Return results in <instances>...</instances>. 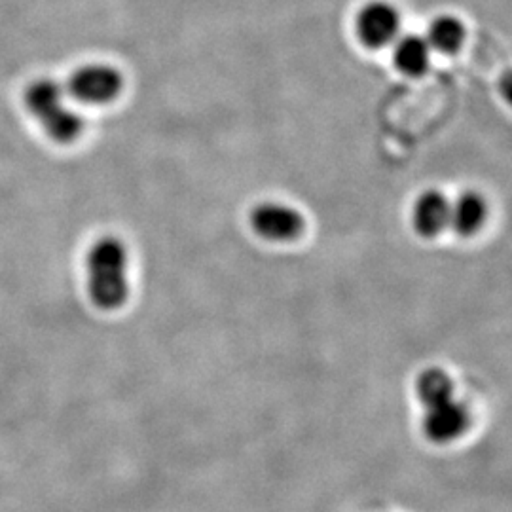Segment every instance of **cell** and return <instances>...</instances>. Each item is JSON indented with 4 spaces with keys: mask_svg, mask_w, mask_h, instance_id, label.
I'll use <instances>...</instances> for the list:
<instances>
[{
    "mask_svg": "<svg viewBox=\"0 0 512 512\" xmlns=\"http://www.w3.org/2000/svg\"><path fill=\"white\" fill-rule=\"evenodd\" d=\"M23 105L33 118L42 122L54 110L65 105V88L52 78L35 80L23 92Z\"/></svg>",
    "mask_w": 512,
    "mask_h": 512,
    "instance_id": "ba28073f",
    "label": "cell"
},
{
    "mask_svg": "<svg viewBox=\"0 0 512 512\" xmlns=\"http://www.w3.org/2000/svg\"><path fill=\"white\" fill-rule=\"evenodd\" d=\"M416 393L421 404L427 408L431 404L442 403L454 397V382L440 368H427L416 380Z\"/></svg>",
    "mask_w": 512,
    "mask_h": 512,
    "instance_id": "7c38bea8",
    "label": "cell"
},
{
    "mask_svg": "<svg viewBox=\"0 0 512 512\" xmlns=\"http://www.w3.org/2000/svg\"><path fill=\"white\" fill-rule=\"evenodd\" d=\"M44 133L59 145H69L78 139V135L84 129V118L80 112L61 105L59 109L54 110L50 116H46L42 122H38Z\"/></svg>",
    "mask_w": 512,
    "mask_h": 512,
    "instance_id": "30bf717a",
    "label": "cell"
},
{
    "mask_svg": "<svg viewBox=\"0 0 512 512\" xmlns=\"http://www.w3.org/2000/svg\"><path fill=\"white\" fill-rule=\"evenodd\" d=\"M427 44L431 50H437L442 54H452L459 50V46L465 40V27L454 16H440L433 19V23L427 29Z\"/></svg>",
    "mask_w": 512,
    "mask_h": 512,
    "instance_id": "8fae6325",
    "label": "cell"
},
{
    "mask_svg": "<svg viewBox=\"0 0 512 512\" xmlns=\"http://www.w3.org/2000/svg\"><path fill=\"white\" fill-rule=\"evenodd\" d=\"M88 294L101 310H118L128 300V251L118 238L97 239L86 256Z\"/></svg>",
    "mask_w": 512,
    "mask_h": 512,
    "instance_id": "6da1fadb",
    "label": "cell"
},
{
    "mask_svg": "<svg viewBox=\"0 0 512 512\" xmlns=\"http://www.w3.org/2000/svg\"><path fill=\"white\" fill-rule=\"evenodd\" d=\"M486 202L476 192H465L450 203V228L463 238L475 236L486 220Z\"/></svg>",
    "mask_w": 512,
    "mask_h": 512,
    "instance_id": "52a82bcc",
    "label": "cell"
},
{
    "mask_svg": "<svg viewBox=\"0 0 512 512\" xmlns=\"http://www.w3.org/2000/svg\"><path fill=\"white\" fill-rule=\"evenodd\" d=\"M122 92V74L103 63H90L78 67L69 82L67 93L86 105H105Z\"/></svg>",
    "mask_w": 512,
    "mask_h": 512,
    "instance_id": "7a4b0ae2",
    "label": "cell"
},
{
    "mask_svg": "<svg viewBox=\"0 0 512 512\" xmlns=\"http://www.w3.org/2000/svg\"><path fill=\"white\" fill-rule=\"evenodd\" d=\"M401 31V16L387 2H370L357 16V35L368 48H384L397 40Z\"/></svg>",
    "mask_w": 512,
    "mask_h": 512,
    "instance_id": "5b68a950",
    "label": "cell"
},
{
    "mask_svg": "<svg viewBox=\"0 0 512 512\" xmlns=\"http://www.w3.org/2000/svg\"><path fill=\"white\" fill-rule=\"evenodd\" d=\"M412 220L416 232L423 238H435L450 224V202L437 190L423 192L414 203Z\"/></svg>",
    "mask_w": 512,
    "mask_h": 512,
    "instance_id": "8992f818",
    "label": "cell"
},
{
    "mask_svg": "<svg viewBox=\"0 0 512 512\" xmlns=\"http://www.w3.org/2000/svg\"><path fill=\"white\" fill-rule=\"evenodd\" d=\"M393 59L399 71L408 76H421L429 69L431 48L427 40L418 35H406L395 42Z\"/></svg>",
    "mask_w": 512,
    "mask_h": 512,
    "instance_id": "9c48e42d",
    "label": "cell"
},
{
    "mask_svg": "<svg viewBox=\"0 0 512 512\" xmlns=\"http://www.w3.org/2000/svg\"><path fill=\"white\" fill-rule=\"evenodd\" d=\"M469 423H471L469 408L452 397L425 408L423 431L427 439L437 444H448L459 439L469 429Z\"/></svg>",
    "mask_w": 512,
    "mask_h": 512,
    "instance_id": "277c9868",
    "label": "cell"
},
{
    "mask_svg": "<svg viewBox=\"0 0 512 512\" xmlns=\"http://www.w3.org/2000/svg\"><path fill=\"white\" fill-rule=\"evenodd\" d=\"M251 228L268 241H293L304 232V219L289 205L260 203L251 211Z\"/></svg>",
    "mask_w": 512,
    "mask_h": 512,
    "instance_id": "3957f363",
    "label": "cell"
}]
</instances>
